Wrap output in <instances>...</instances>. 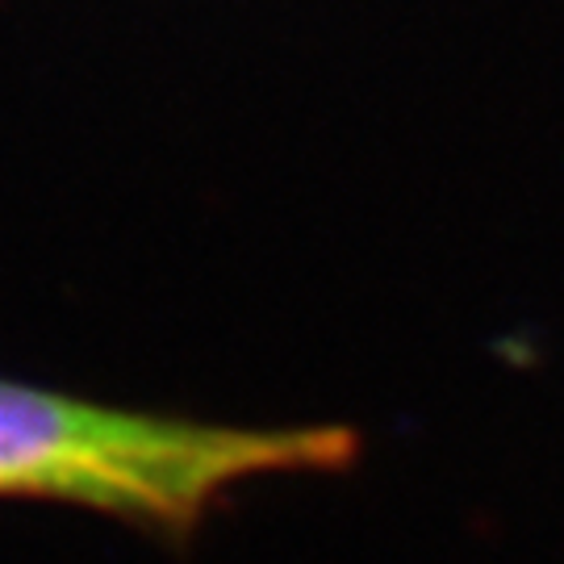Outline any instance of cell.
I'll use <instances>...</instances> for the list:
<instances>
[{"label": "cell", "mask_w": 564, "mask_h": 564, "mask_svg": "<svg viewBox=\"0 0 564 564\" xmlns=\"http://www.w3.org/2000/svg\"><path fill=\"white\" fill-rule=\"evenodd\" d=\"M343 426H222L0 376V497L59 502L185 540L243 481L348 469Z\"/></svg>", "instance_id": "obj_1"}]
</instances>
